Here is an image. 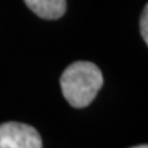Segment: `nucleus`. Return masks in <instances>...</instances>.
<instances>
[{"label": "nucleus", "instance_id": "f257e3e1", "mask_svg": "<svg viewBox=\"0 0 148 148\" xmlns=\"http://www.w3.org/2000/svg\"><path fill=\"white\" fill-rule=\"evenodd\" d=\"M103 86V74L92 62H74L60 77L64 99L75 108L89 106Z\"/></svg>", "mask_w": 148, "mask_h": 148}, {"label": "nucleus", "instance_id": "f03ea898", "mask_svg": "<svg viewBox=\"0 0 148 148\" xmlns=\"http://www.w3.org/2000/svg\"><path fill=\"white\" fill-rule=\"evenodd\" d=\"M0 148H42V140L30 125L4 122L0 125Z\"/></svg>", "mask_w": 148, "mask_h": 148}, {"label": "nucleus", "instance_id": "7ed1b4c3", "mask_svg": "<svg viewBox=\"0 0 148 148\" xmlns=\"http://www.w3.org/2000/svg\"><path fill=\"white\" fill-rule=\"evenodd\" d=\"M30 10L42 19H59L66 12V0H23Z\"/></svg>", "mask_w": 148, "mask_h": 148}, {"label": "nucleus", "instance_id": "20e7f679", "mask_svg": "<svg viewBox=\"0 0 148 148\" xmlns=\"http://www.w3.org/2000/svg\"><path fill=\"white\" fill-rule=\"evenodd\" d=\"M140 30H141V36H143L144 41L148 42V7L145 5L144 12L141 15V21H140Z\"/></svg>", "mask_w": 148, "mask_h": 148}, {"label": "nucleus", "instance_id": "39448f33", "mask_svg": "<svg viewBox=\"0 0 148 148\" xmlns=\"http://www.w3.org/2000/svg\"><path fill=\"white\" fill-rule=\"evenodd\" d=\"M133 148H148L145 144H143V145H137V147H133Z\"/></svg>", "mask_w": 148, "mask_h": 148}]
</instances>
